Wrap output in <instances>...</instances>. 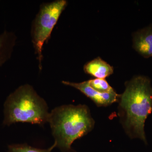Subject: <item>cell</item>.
Masks as SVG:
<instances>
[{
	"instance_id": "1",
	"label": "cell",
	"mask_w": 152,
	"mask_h": 152,
	"mask_svg": "<svg viewBox=\"0 0 152 152\" xmlns=\"http://www.w3.org/2000/svg\"><path fill=\"white\" fill-rule=\"evenodd\" d=\"M118 115L123 128L131 138H139L146 143L145 122L152 112V87L149 79L137 76L126 84L121 95Z\"/></svg>"
},
{
	"instance_id": "2",
	"label": "cell",
	"mask_w": 152,
	"mask_h": 152,
	"mask_svg": "<svg viewBox=\"0 0 152 152\" xmlns=\"http://www.w3.org/2000/svg\"><path fill=\"white\" fill-rule=\"evenodd\" d=\"M54 143L63 152H71L72 144L94 129L95 121L86 105L57 107L49 115Z\"/></svg>"
},
{
	"instance_id": "3",
	"label": "cell",
	"mask_w": 152,
	"mask_h": 152,
	"mask_svg": "<svg viewBox=\"0 0 152 152\" xmlns=\"http://www.w3.org/2000/svg\"><path fill=\"white\" fill-rule=\"evenodd\" d=\"M50 113L45 101L28 84L19 87L9 95L4 105L3 124L18 122L43 125L48 122Z\"/></svg>"
},
{
	"instance_id": "4",
	"label": "cell",
	"mask_w": 152,
	"mask_h": 152,
	"mask_svg": "<svg viewBox=\"0 0 152 152\" xmlns=\"http://www.w3.org/2000/svg\"><path fill=\"white\" fill-rule=\"evenodd\" d=\"M67 5V1L66 0L43 3L33 21L31 36L40 70L42 69L44 44L50 38L52 31Z\"/></svg>"
},
{
	"instance_id": "5",
	"label": "cell",
	"mask_w": 152,
	"mask_h": 152,
	"mask_svg": "<svg viewBox=\"0 0 152 152\" xmlns=\"http://www.w3.org/2000/svg\"><path fill=\"white\" fill-rule=\"evenodd\" d=\"M62 83L66 86L73 87L80 91L94 102L99 107H107L119 101L121 95L115 91L103 93L96 91L89 85L88 80L81 83H72L63 81Z\"/></svg>"
},
{
	"instance_id": "6",
	"label": "cell",
	"mask_w": 152,
	"mask_h": 152,
	"mask_svg": "<svg viewBox=\"0 0 152 152\" xmlns=\"http://www.w3.org/2000/svg\"><path fill=\"white\" fill-rule=\"evenodd\" d=\"M133 47L145 58L152 57V28H146L137 32L133 37Z\"/></svg>"
},
{
	"instance_id": "7",
	"label": "cell",
	"mask_w": 152,
	"mask_h": 152,
	"mask_svg": "<svg viewBox=\"0 0 152 152\" xmlns=\"http://www.w3.org/2000/svg\"><path fill=\"white\" fill-rule=\"evenodd\" d=\"M86 73L96 78L104 79L113 73L114 69L111 66L99 57L87 63L84 67Z\"/></svg>"
},
{
	"instance_id": "8",
	"label": "cell",
	"mask_w": 152,
	"mask_h": 152,
	"mask_svg": "<svg viewBox=\"0 0 152 152\" xmlns=\"http://www.w3.org/2000/svg\"><path fill=\"white\" fill-rule=\"evenodd\" d=\"M16 40L13 33L5 31L0 35V66L10 58Z\"/></svg>"
},
{
	"instance_id": "9",
	"label": "cell",
	"mask_w": 152,
	"mask_h": 152,
	"mask_svg": "<svg viewBox=\"0 0 152 152\" xmlns=\"http://www.w3.org/2000/svg\"><path fill=\"white\" fill-rule=\"evenodd\" d=\"M55 147V143L50 148L46 149L34 148L26 144H17L10 145L8 149L9 152H51Z\"/></svg>"
},
{
	"instance_id": "10",
	"label": "cell",
	"mask_w": 152,
	"mask_h": 152,
	"mask_svg": "<svg viewBox=\"0 0 152 152\" xmlns=\"http://www.w3.org/2000/svg\"><path fill=\"white\" fill-rule=\"evenodd\" d=\"M88 82L90 86L99 92L105 93L115 91L105 79H91L88 80Z\"/></svg>"
}]
</instances>
